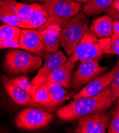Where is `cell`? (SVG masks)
Wrapping results in <instances>:
<instances>
[{"label": "cell", "instance_id": "9a60e30c", "mask_svg": "<svg viewBox=\"0 0 119 133\" xmlns=\"http://www.w3.org/2000/svg\"><path fill=\"white\" fill-rule=\"evenodd\" d=\"M60 26L52 25L48 28L40 26L38 31L42 35L46 47L48 52L57 51L60 44Z\"/></svg>", "mask_w": 119, "mask_h": 133}, {"label": "cell", "instance_id": "6da1fadb", "mask_svg": "<svg viewBox=\"0 0 119 133\" xmlns=\"http://www.w3.org/2000/svg\"><path fill=\"white\" fill-rule=\"evenodd\" d=\"M110 86L99 94L91 97L73 100L70 103L59 108L57 114L63 121H72L88 115L105 112L111 105Z\"/></svg>", "mask_w": 119, "mask_h": 133}, {"label": "cell", "instance_id": "277c9868", "mask_svg": "<svg viewBox=\"0 0 119 133\" xmlns=\"http://www.w3.org/2000/svg\"><path fill=\"white\" fill-rule=\"evenodd\" d=\"M41 65L40 56L20 50L9 51L4 63L5 70L12 75L29 74L39 69Z\"/></svg>", "mask_w": 119, "mask_h": 133}, {"label": "cell", "instance_id": "7c38bea8", "mask_svg": "<svg viewBox=\"0 0 119 133\" xmlns=\"http://www.w3.org/2000/svg\"><path fill=\"white\" fill-rule=\"evenodd\" d=\"M4 87L10 97L17 103L23 105H31L48 110L47 108L38 104L28 93L10 81L5 75H2Z\"/></svg>", "mask_w": 119, "mask_h": 133}, {"label": "cell", "instance_id": "30bf717a", "mask_svg": "<svg viewBox=\"0 0 119 133\" xmlns=\"http://www.w3.org/2000/svg\"><path fill=\"white\" fill-rule=\"evenodd\" d=\"M67 58L60 50L49 52L46 56V62L32 81L33 84L47 82L50 74L67 62Z\"/></svg>", "mask_w": 119, "mask_h": 133}, {"label": "cell", "instance_id": "ac0fdd59", "mask_svg": "<svg viewBox=\"0 0 119 133\" xmlns=\"http://www.w3.org/2000/svg\"><path fill=\"white\" fill-rule=\"evenodd\" d=\"M32 97L38 104L50 108L53 96L47 82L35 84Z\"/></svg>", "mask_w": 119, "mask_h": 133}, {"label": "cell", "instance_id": "44dd1931", "mask_svg": "<svg viewBox=\"0 0 119 133\" xmlns=\"http://www.w3.org/2000/svg\"><path fill=\"white\" fill-rule=\"evenodd\" d=\"M21 30L17 26L3 24L0 26V41L20 39Z\"/></svg>", "mask_w": 119, "mask_h": 133}, {"label": "cell", "instance_id": "7402d4cb", "mask_svg": "<svg viewBox=\"0 0 119 133\" xmlns=\"http://www.w3.org/2000/svg\"><path fill=\"white\" fill-rule=\"evenodd\" d=\"M115 67V71L112 83L110 85V97L112 102L119 98V59H118Z\"/></svg>", "mask_w": 119, "mask_h": 133}, {"label": "cell", "instance_id": "cb8c5ba5", "mask_svg": "<svg viewBox=\"0 0 119 133\" xmlns=\"http://www.w3.org/2000/svg\"><path fill=\"white\" fill-rule=\"evenodd\" d=\"M11 82L27 92L32 96L35 90V84L29 82V77L26 76H21L18 77H14L10 79Z\"/></svg>", "mask_w": 119, "mask_h": 133}, {"label": "cell", "instance_id": "8992f818", "mask_svg": "<svg viewBox=\"0 0 119 133\" xmlns=\"http://www.w3.org/2000/svg\"><path fill=\"white\" fill-rule=\"evenodd\" d=\"M43 109L29 107L23 109L15 119L16 125L26 130H35L47 126L53 116Z\"/></svg>", "mask_w": 119, "mask_h": 133}, {"label": "cell", "instance_id": "83f0119b", "mask_svg": "<svg viewBox=\"0 0 119 133\" xmlns=\"http://www.w3.org/2000/svg\"><path fill=\"white\" fill-rule=\"evenodd\" d=\"M104 12L107 13L109 16L112 17L114 19H117L119 20V10L113 7H110L106 10Z\"/></svg>", "mask_w": 119, "mask_h": 133}, {"label": "cell", "instance_id": "4fadbf2b", "mask_svg": "<svg viewBox=\"0 0 119 133\" xmlns=\"http://www.w3.org/2000/svg\"><path fill=\"white\" fill-rule=\"evenodd\" d=\"M48 11L42 4L34 3V6L26 22L19 23V27L24 29H34L38 28L44 24L48 19Z\"/></svg>", "mask_w": 119, "mask_h": 133}, {"label": "cell", "instance_id": "4dcf8cb0", "mask_svg": "<svg viewBox=\"0 0 119 133\" xmlns=\"http://www.w3.org/2000/svg\"><path fill=\"white\" fill-rule=\"evenodd\" d=\"M90 0H72V1H75V2H88Z\"/></svg>", "mask_w": 119, "mask_h": 133}, {"label": "cell", "instance_id": "7a4b0ae2", "mask_svg": "<svg viewBox=\"0 0 119 133\" xmlns=\"http://www.w3.org/2000/svg\"><path fill=\"white\" fill-rule=\"evenodd\" d=\"M104 54H111V38H98L88 29L70 57L73 62L77 61L100 59Z\"/></svg>", "mask_w": 119, "mask_h": 133}, {"label": "cell", "instance_id": "d6986e66", "mask_svg": "<svg viewBox=\"0 0 119 133\" xmlns=\"http://www.w3.org/2000/svg\"><path fill=\"white\" fill-rule=\"evenodd\" d=\"M47 83L49 87L50 91L53 96V100L50 105V108L57 107L64 101L69 99L68 92L63 86L49 81H47Z\"/></svg>", "mask_w": 119, "mask_h": 133}, {"label": "cell", "instance_id": "5bb4252c", "mask_svg": "<svg viewBox=\"0 0 119 133\" xmlns=\"http://www.w3.org/2000/svg\"><path fill=\"white\" fill-rule=\"evenodd\" d=\"M76 63L73 62L69 59L65 64L50 74L48 78V81L56 83L65 88L70 89L71 88L72 71L75 68Z\"/></svg>", "mask_w": 119, "mask_h": 133}, {"label": "cell", "instance_id": "d4e9b609", "mask_svg": "<svg viewBox=\"0 0 119 133\" xmlns=\"http://www.w3.org/2000/svg\"><path fill=\"white\" fill-rule=\"evenodd\" d=\"M109 133H119V98L112 113V120L110 124Z\"/></svg>", "mask_w": 119, "mask_h": 133}, {"label": "cell", "instance_id": "4316f807", "mask_svg": "<svg viewBox=\"0 0 119 133\" xmlns=\"http://www.w3.org/2000/svg\"><path fill=\"white\" fill-rule=\"evenodd\" d=\"M119 38V20L115 19L113 26V35L111 37V46Z\"/></svg>", "mask_w": 119, "mask_h": 133}, {"label": "cell", "instance_id": "f1b7e54d", "mask_svg": "<svg viewBox=\"0 0 119 133\" xmlns=\"http://www.w3.org/2000/svg\"><path fill=\"white\" fill-rule=\"evenodd\" d=\"M111 54H116L119 56V38L111 46Z\"/></svg>", "mask_w": 119, "mask_h": 133}, {"label": "cell", "instance_id": "8fae6325", "mask_svg": "<svg viewBox=\"0 0 119 133\" xmlns=\"http://www.w3.org/2000/svg\"><path fill=\"white\" fill-rule=\"evenodd\" d=\"M115 71V67L114 66L109 72L95 77L80 92L75 94L73 96V99L75 100L83 97L94 96L99 94L111 85Z\"/></svg>", "mask_w": 119, "mask_h": 133}, {"label": "cell", "instance_id": "603a6c76", "mask_svg": "<svg viewBox=\"0 0 119 133\" xmlns=\"http://www.w3.org/2000/svg\"><path fill=\"white\" fill-rule=\"evenodd\" d=\"M34 6V3L29 5L17 2L16 10L17 16L19 23L26 22L28 20L29 16L33 9Z\"/></svg>", "mask_w": 119, "mask_h": 133}, {"label": "cell", "instance_id": "f546056e", "mask_svg": "<svg viewBox=\"0 0 119 133\" xmlns=\"http://www.w3.org/2000/svg\"><path fill=\"white\" fill-rule=\"evenodd\" d=\"M110 7L114 8L119 10V0H113Z\"/></svg>", "mask_w": 119, "mask_h": 133}, {"label": "cell", "instance_id": "484cf974", "mask_svg": "<svg viewBox=\"0 0 119 133\" xmlns=\"http://www.w3.org/2000/svg\"><path fill=\"white\" fill-rule=\"evenodd\" d=\"M19 40L20 39L9 40V41H0V47H1V49L20 48Z\"/></svg>", "mask_w": 119, "mask_h": 133}, {"label": "cell", "instance_id": "3957f363", "mask_svg": "<svg viewBox=\"0 0 119 133\" xmlns=\"http://www.w3.org/2000/svg\"><path fill=\"white\" fill-rule=\"evenodd\" d=\"M89 20L81 11L60 26V45L68 55H72L85 32L88 29Z\"/></svg>", "mask_w": 119, "mask_h": 133}, {"label": "cell", "instance_id": "9c48e42d", "mask_svg": "<svg viewBox=\"0 0 119 133\" xmlns=\"http://www.w3.org/2000/svg\"><path fill=\"white\" fill-rule=\"evenodd\" d=\"M19 43L20 48L37 56L46 57L49 53L46 49L43 37L38 30L30 29L21 30Z\"/></svg>", "mask_w": 119, "mask_h": 133}, {"label": "cell", "instance_id": "1f68e13d", "mask_svg": "<svg viewBox=\"0 0 119 133\" xmlns=\"http://www.w3.org/2000/svg\"><path fill=\"white\" fill-rule=\"evenodd\" d=\"M29 1H31V2H43V0H29Z\"/></svg>", "mask_w": 119, "mask_h": 133}, {"label": "cell", "instance_id": "5b68a950", "mask_svg": "<svg viewBox=\"0 0 119 133\" xmlns=\"http://www.w3.org/2000/svg\"><path fill=\"white\" fill-rule=\"evenodd\" d=\"M43 4L48 11V19L42 26L48 28L61 25L80 12L81 4L64 0H43Z\"/></svg>", "mask_w": 119, "mask_h": 133}, {"label": "cell", "instance_id": "e0dca14e", "mask_svg": "<svg viewBox=\"0 0 119 133\" xmlns=\"http://www.w3.org/2000/svg\"><path fill=\"white\" fill-rule=\"evenodd\" d=\"M17 3L15 0H0V19L4 24L17 26Z\"/></svg>", "mask_w": 119, "mask_h": 133}, {"label": "cell", "instance_id": "ffe728a7", "mask_svg": "<svg viewBox=\"0 0 119 133\" xmlns=\"http://www.w3.org/2000/svg\"><path fill=\"white\" fill-rule=\"evenodd\" d=\"M112 1L113 0H90L84 6L83 12L90 16L99 15L111 6Z\"/></svg>", "mask_w": 119, "mask_h": 133}, {"label": "cell", "instance_id": "ba28073f", "mask_svg": "<svg viewBox=\"0 0 119 133\" xmlns=\"http://www.w3.org/2000/svg\"><path fill=\"white\" fill-rule=\"evenodd\" d=\"M76 133H105L109 124V116L105 112L91 114L77 118Z\"/></svg>", "mask_w": 119, "mask_h": 133}, {"label": "cell", "instance_id": "2e32d148", "mask_svg": "<svg viewBox=\"0 0 119 133\" xmlns=\"http://www.w3.org/2000/svg\"><path fill=\"white\" fill-rule=\"evenodd\" d=\"M113 22L112 17L104 15L92 21L89 29L98 38H111L113 35Z\"/></svg>", "mask_w": 119, "mask_h": 133}, {"label": "cell", "instance_id": "52a82bcc", "mask_svg": "<svg viewBox=\"0 0 119 133\" xmlns=\"http://www.w3.org/2000/svg\"><path fill=\"white\" fill-rule=\"evenodd\" d=\"M99 61H80L78 67L71 76V87L79 89L84 85H87L92 79L101 74L105 70L106 67L100 66Z\"/></svg>", "mask_w": 119, "mask_h": 133}, {"label": "cell", "instance_id": "d6a6232c", "mask_svg": "<svg viewBox=\"0 0 119 133\" xmlns=\"http://www.w3.org/2000/svg\"><path fill=\"white\" fill-rule=\"evenodd\" d=\"M64 1H72V0H64Z\"/></svg>", "mask_w": 119, "mask_h": 133}]
</instances>
